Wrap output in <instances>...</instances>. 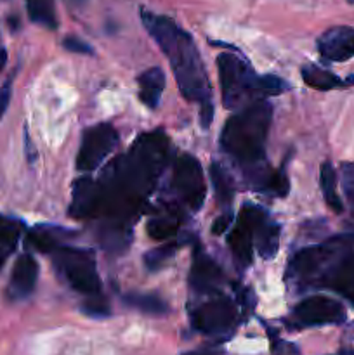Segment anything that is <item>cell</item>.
<instances>
[{
	"label": "cell",
	"mask_w": 354,
	"mask_h": 355,
	"mask_svg": "<svg viewBox=\"0 0 354 355\" xmlns=\"http://www.w3.org/2000/svg\"><path fill=\"white\" fill-rule=\"evenodd\" d=\"M347 234L333 236L319 245L298 250L287 267V281L297 288H316L328 263L346 243Z\"/></svg>",
	"instance_id": "5"
},
{
	"label": "cell",
	"mask_w": 354,
	"mask_h": 355,
	"mask_svg": "<svg viewBox=\"0 0 354 355\" xmlns=\"http://www.w3.org/2000/svg\"><path fill=\"white\" fill-rule=\"evenodd\" d=\"M288 189H290V182H288V175L285 173V166H281L280 170H273L266 193L273 194L276 198H283L287 196Z\"/></svg>",
	"instance_id": "29"
},
{
	"label": "cell",
	"mask_w": 354,
	"mask_h": 355,
	"mask_svg": "<svg viewBox=\"0 0 354 355\" xmlns=\"http://www.w3.org/2000/svg\"><path fill=\"white\" fill-rule=\"evenodd\" d=\"M333 355H354V350H340V352H337Z\"/></svg>",
	"instance_id": "38"
},
{
	"label": "cell",
	"mask_w": 354,
	"mask_h": 355,
	"mask_svg": "<svg viewBox=\"0 0 354 355\" xmlns=\"http://www.w3.org/2000/svg\"><path fill=\"white\" fill-rule=\"evenodd\" d=\"M62 45H65V49H68L69 52H75V54H94L92 47L76 37H66Z\"/></svg>",
	"instance_id": "32"
},
{
	"label": "cell",
	"mask_w": 354,
	"mask_h": 355,
	"mask_svg": "<svg viewBox=\"0 0 354 355\" xmlns=\"http://www.w3.org/2000/svg\"><path fill=\"white\" fill-rule=\"evenodd\" d=\"M273 106L267 101H257L236 111L221 134V146L243 170V177L264 168V146L267 141Z\"/></svg>",
	"instance_id": "3"
},
{
	"label": "cell",
	"mask_w": 354,
	"mask_h": 355,
	"mask_svg": "<svg viewBox=\"0 0 354 355\" xmlns=\"http://www.w3.org/2000/svg\"><path fill=\"white\" fill-rule=\"evenodd\" d=\"M222 269L200 248L194 250L193 266L189 270V284L198 293L215 295L222 283Z\"/></svg>",
	"instance_id": "15"
},
{
	"label": "cell",
	"mask_w": 354,
	"mask_h": 355,
	"mask_svg": "<svg viewBox=\"0 0 354 355\" xmlns=\"http://www.w3.org/2000/svg\"><path fill=\"white\" fill-rule=\"evenodd\" d=\"M172 187L191 211H198L205 201V179L200 162L191 155H180L174 162Z\"/></svg>",
	"instance_id": "8"
},
{
	"label": "cell",
	"mask_w": 354,
	"mask_h": 355,
	"mask_svg": "<svg viewBox=\"0 0 354 355\" xmlns=\"http://www.w3.org/2000/svg\"><path fill=\"white\" fill-rule=\"evenodd\" d=\"M52 260L58 274L71 290L85 295L87 298L99 297L101 279L92 252L61 246L58 252L52 253Z\"/></svg>",
	"instance_id": "6"
},
{
	"label": "cell",
	"mask_w": 354,
	"mask_h": 355,
	"mask_svg": "<svg viewBox=\"0 0 354 355\" xmlns=\"http://www.w3.org/2000/svg\"><path fill=\"white\" fill-rule=\"evenodd\" d=\"M23 229L24 225L21 220L0 215V246L12 252L23 234Z\"/></svg>",
	"instance_id": "26"
},
{
	"label": "cell",
	"mask_w": 354,
	"mask_h": 355,
	"mask_svg": "<svg viewBox=\"0 0 354 355\" xmlns=\"http://www.w3.org/2000/svg\"><path fill=\"white\" fill-rule=\"evenodd\" d=\"M290 89L287 82L283 78L276 75H262L259 76V97L260 101L264 97H271V96H280L283 94L285 90Z\"/></svg>",
	"instance_id": "28"
},
{
	"label": "cell",
	"mask_w": 354,
	"mask_h": 355,
	"mask_svg": "<svg viewBox=\"0 0 354 355\" xmlns=\"http://www.w3.org/2000/svg\"><path fill=\"white\" fill-rule=\"evenodd\" d=\"M319 186H321L323 198H325L326 205H328L335 214H342L344 205L342 201H340L339 193H337V173L330 162H325L321 165V170H319Z\"/></svg>",
	"instance_id": "21"
},
{
	"label": "cell",
	"mask_w": 354,
	"mask_h": 355,
	"mask_svg": "<svg viewBox=\"0 0 354 355\" xmlns=\"http://www.w3.org/2000/svg\"><path fill=\"white\" fill-rule=\"evenodd\" d=\"M66 234L68 231L54 225H37L28 234V243L40 253H54L61 248V241Z\"/></svg>",
	"instance_id": "18"
},
{
	"label": "cell",
	"mask_w": 354,
	"mask_h": 355,
	"mask_svg": "<svg viewBox=\"0 0 354 355\" xmlns=\"http://www.w3.org/2000/svg\"><path fill=\"white\" fill-rule=\"evenodd\" d=\"M2 263H3V255H0V267H2Z\"/></svg>",
	"instance_id": "39"
},
{
	"label": "cell",
	"mask_w": 354,
	"mask_h": 355,
	"mask_svg": "<svg viewBox=\"0 0 354 355\" xmlns=\"http://www.w3.org/2000/svg\"><path fill=\"white\" fill-rule=\"evenodd\" d=\"M318 51L323 59L344 62L354 55V28L335 26L318 38Z\"/></svg>",
	"instance_id": "13"
},
{
	"label": "cell",
	"mask_w": 354,
	"mask_h": 355,
	"mask_svg": "<svg viewBox=\"0 0 354 355\" xmlns=\"http://www.w3.org/2000/svg\"><path fill=\"white\" fill-rule=\"evenodd\" d=\"M292 318L298 326L342 324L346 321V307L325 295H314L298 302Z\"/></svg>",
	"instance_id": "12"
},
{
	"label": "cell",
	"mask_w": 354,
	"mask_h": 355,
	"mask_svg": "<svg viewBox=\"0 0 354 355\" xmlns=\"http://www.w3.org/2000/svg\"><path fill=\"white\" fill-rule=\"evenodd\" d=\"M82 312H85L90 318H106V315H110L111 311L106 298L103 295H99V297L87 298L82 305Z\"/></svg>",
	"instance_id": "30"
},
{
	"label": "cell",
	"mask_w": 354,
	"mask_h": 355,
	"mask_svg": "<svg viewBox=\"0 0 354 355\" xmlns=\"http://www.w3.org/2000/svg\"><path fill=\"white\" fill-rule=\"evenodd\" d=\"M139 85V99L144 106L149 110L158 107L160 99H162V92L165 89V75H163L162 68L155 66V68L146 69L144 73L137 76Z\"/></svg>",
	"instance_id": "17"
},
{
	"label": "cell",
	"mask_w": 354,
	"mask_h": 355,
	"mask_svg": "<svg viewBox=\"0 0 354 355\" xmlns=\"http://www.w3.org/2000/svg\"><path fill=\"white\" fill-rule=\"evenodd\" d=\"M38 277V263L31 255L24 253V255L17 257L14 262L12 272H10L9 284H7V297L12 302L24 300L30 297L35 290Z\"/></svg>",
	"instance_id": "16"
},
{
	"label": "cell",
	"mask_w": 354,
	"mask_h": 355,
	"mask_svg": "<svg viewBox=\"0 0 354 355\" xmlns=\"http://www.w3.org/2000/svg\"><path fill=\"white\" fill-rule=\"evenodd\" d=\"M347 2H349V3H354V0H347Z\"/></svg>",
	"instance_id": "40"
},
{
	"label": "cell",
	"mask_w": 354,
	"mask_h": 355,
	"mask_svg": "<svg viewBox=\"0 0 354 355\" xmlns=\"http://www.w3.org/2000/svg\"><path fill=\"white\" fill-rule=\"evenodd\" d=\"M316 288L333 290L354 307V234L347 236L346 245L321 274Z\"/></svg>",
	"instance_id": "10"
},
{
	"label": "cell",
	"mask_w": 354,
	"mask_h": 355,
	"mask_svg": "<svg viewBox=\"0 0 354 355\" xmlns=\"http://www.w3.org/2000/svg\"><path fill=\"white\" fill-rule=\"evenodd\" d=\"M124 302L127 307L137 309L142 314L151 315H165L169 312V305L162 298L155 295H141V293H127L124 295Z\"/></svg>",
	"instance_id": "23"
},
{
	"label": "cell",
	"mask_w": 354,
	"mask_h": 355,
	"mask_svg": "<svg viewBox=\"0 0 354 355\" xmlns=\"http://www.w3.org/2000/svg\"><path fill=\"white\" fill-rule=\"evenodd\" d=\"M10 94H12V76H10V78H7L6 82H3V85L0 87V120H2V116L6 114V111H7V107H9Z\"/></svg>",
	"instance_id": "34"
},
{
	"label": "cell",
	"mask_w": 354,
	"mask_h": 355,
	"mask_svg": "<svg viewBox=\"0 0 354 355\" xmlns=\"http://www.w3.org/2000/svg\"><path fill=\"white\" fill-rule=\"evenodd\" d=\"M6 61H7L6 51H3V49H0V69L3 68V64H6Z\"/></svg>",
	"instance_id": "37"
},
{
	"label": "cell",
	"mask_w": 354,
	"mask_h": 355,
	"mask_svg": "<svg viewBox=\"0 0 354 355\" xmlns=\"http://www.w3.org/2000/svg\"><path fill=\"white\" fill-rule=\"evenodd\" d=\"M231 220H233L231 214H224V215H221V217L215 218L214 225H212V234H215V236L224 234V232L229 229V224H231Z\"/></svg>",
	"instance_id": "35"
},
{
	"label": "cell",
	"mask_w": 354,
	"mask_h": 355,
	"mask_svg": "<svg viewBox=\"0 0 354 355\" xmlns=\"http://www.w3.org/2000/svg\"><path fill=\"white\" fill-rule=\"evenodd\" d=\"M179 227L180 220L177 215H174V217H158L148 222V234L149 238L156 239V241H167V239H172L179 232Z\"/></svg>",
	"instance_id": "25"
},
{
	"label": "cell",
	"mask_w": 354,
	"mask_h": 355,
	"mask_svg": "<svg viewBox=\"0 0 354 355\" xmlns=\"http://www.w3.org/2000/svg\"><path fill=\"white\" fill-rule=\"evenodd\" d=\"M183 355H224V352L221 349H217V347H203V349L189 350V352Z\"/></svg>",
	"instance_id": "36"
},
{
	"label": "cell",
	"mask_w": 354,
	"mask_h": 355,
	"mask_svg": "<svg viewBox=\"0 0 354 355\" xmlns=\"http://www.w3.org/2000/svg\"><path fill=\"white\" fill-rule=\"evenodd\" d=\"M141 19L148 33L155 38L169 59L180 94L187 101L200 104L201 125L208 127L214 116L212 89L193 37L170 17L160 16L148 9L141 10Z\"/></svg>",
	"instance_id": "2"
},
{
	"label": "cell",
	"mask_w": 354,
	"mask_h": 355,
	"mask_svg": "<svg viewBox=\"0 0 354 355\" xmlns=\"http://www.w3.org/2000/svg\"><path fill=\"white\" fill-rule=\"evenodd\" d=\"M210 177L212 184H214L215 196L217 201L222 205H229L235 198V184H233L231 175L224 170V166L221 163L214 162L210 166Z\"/></svg>",
	"instance_id": "24"
},
{
	"label": "cell",
	"mask_w": 354,
	"mask_h": 355,
	"mask_svg": "<svg viewBox=\"0 0 354 355\" xmlns=\"http://www.w3.org/2000/svg\"><path fill=\"white\" fill-rule=\"evenodd\" d=\"M26 10L33 23L49 28V30L58 28L56 0H26Z\"/></svg>",
	"instance_id": "22"
},
{
	"label": "cell",
	"mask_w": 354,
	"mask_h": 355,
	"mask_svg": "<svg viewBox=\"0 0 354 355\" xmlns=\"http://www.w3.org/2000/svg\"><path fill=\"white\" fill-rule=\"evenodd\" d=\"M267 220V214L255 205H243L235 227L228 234V245L233 255L243 263L250 266L253 255V234Z\"/></svg>",
	"instance_id": "11"
},
{
	"label": "cell",
	"mask_w": 354,
	"mask_h": 355,
	"mask_svg": "<svg viewBox=\"0 0 354 355\" xmlns=\"http://www.w3.org/2000/svg\"><path fill=\"white\" fill-rule=\"evenodd\" d=\"M253 243L264 260H271L278 253L280 246V225L267 218L253 234Z\"/></svg>",
	"instance_id": "19"
},
{
	"label": "cell",
	"mask_w": 354,
	"mask_h": 355,
	"mask_svg": "<svg viewBox=\"0 0 354 355\" xmlns=\"http://www.w3.org/2000/svg\"><path fill=\"white\" fill-rule=\"evenodd\" d=\"M302 80L305 82V85H309L311 89L316 90H333L339 89V87L346 85L342 78H339L337 75H333L328 69H323L319 66L307 64L301 69Z\"/></svg>",
	"instance_id": "20"
},
{
	"label": "cell",
	"mask_w": 354,
	"mask_h": 355,
	"mask_svg": "<svg viewBox=\"0 0 354 355\" xmlns=\"http://www.w3.org/2000/svg\"><path fill=\"white\" fill-rule=\"evenodd\" d=\"M169 159V137L163 130L146 132L125 155L115 158L97 179L101 217L124 225L137 217L155 189Z\"/></svg>",
	"instance_id": "1"
},
{
	"label": "cell",
	"mask_w": 354,
	"mask_h": 355,
	"mask_svg": "<svg viewBox=\"0 0 354 355\" xmlns=\"http://www.w3.org/2000/svg\"><path fill=\"white\" fill-rule=\"evenodd\" d=\"M271 350L274 355H298V349L292 343L283 342L276 336V338H271Z\"/></svg>",
	"instance_id": "33"
},
{
	"label": "cell",
	"mask_w": 354,
	"mask_h": 355,
	"mask_svg": "<svg viewBox=\"0 0 354 355\" xmlns=\"http://www.w3.org/2000/svg\"><path fill=\"white\" fill-rule=\"evenodd\" d=\"M118 146V132L111 123H99L83 132L76 155V168L82 172L96 170Z\"/></svg>",
	"instance_id": "9"
},
{
	"label": "cell",
	"mask_w": 354,
	"mask_h": 355,
	"mask_svg": "<svg viewBox=\"0 0 354 355\" xmlns=\"http://www.w3.org/2000/svg\"><path fill=\"white\" fill-rule=\"evenodd\" d=\"M340 173H342L344 194H346L347 201L354 211V163H344L340 166Z\"/></svg>",
	"instance_id": "31"
},
{
	"label": "cell",
	"mask_w": 354,
	"mask_h": 355,
	"mask_svg": "<svg viewBox=\"0 0 354 355\" xmlns=\"http://www.w3.org/2000/svg\"><path fill=\"white\" fill-rule=\"evenodd\" d=\"M69 215L75 218L101 217V198L97 180L90 179V177H82V179L75 180Z\"/></svg>",
	"instance_id": "14"
},
{
	"label": "cell",
	"mask_w": 354,
	"mask_h": 355,
	"mask_svg": "<svg viewBox=\"0 0 354 355\" xmlns=\"http://www.w3.org/2000/svg\"><path fill=\"white\" fill-rule=\"evenodd\" d=\"M180 246H183V241H169V243H165L163 246H160V248L146 253L144 255L146 267H148L149 270L158 269V267L162 266L167 259H170V257H172L174 253L180 248Z\"/></svg>",
	"instance_id": "27"
},
{
	"label": "cell",
	"mask_w": 354,
	"mask_h": 355,
	"mask_svg": "<svg viewBox=\"0 0 354 355\" xmlns=\"http://www.w3.org/2000/svg\"><path fill=\"white\" fill-rule=\"evenodd\" d=\"M217 68L226 110L239 111L260 101L259 75L245 59L231 52H222L217 58Z\"/></svg>",
	"instance_id": "4"
},
{
	"label": "cell",
	"mask_w": 354,
	"mask_h": 355,
	"mask_svg": "<svg viewBox=\"0 0 354 355\" xmlns=\"http://www.w3.org/2000/svg\"><path fill=\"white\" fill-rule=\"evenodd\" d=\"M235 302L221 293H215L207 302L191 311V326L205 335H222L231 331L236 324Z\"/></svg>",
	"instance_id": "7"
}]
</instances>
